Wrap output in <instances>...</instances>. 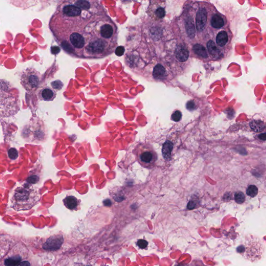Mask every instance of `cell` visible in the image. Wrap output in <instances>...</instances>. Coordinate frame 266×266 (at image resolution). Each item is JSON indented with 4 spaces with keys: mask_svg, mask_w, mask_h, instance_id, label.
<instances>
[{
    "mask_svg": "<svg viewBox=\"0 0 266 266\" xmlns=\"http://www.w3.org/2000/svg\"><path fill=\"white\" fill-rule=\"evenodd\" d=\"M40 195L33 187L25 185L16 189L11 199L12 207L15 211L31 209L40 200Z\"/></svg>",
    "mask_w": 266,
    "mask_h": 266,
    "instance_id": "cell-2",
    "label": "cell"
},
{
    "mask_svg": "<svg viewBox=\"0 0 266 266\" xmlns=\"http://www.w3.org/2000/svg\"><path fill=\"white\" fill-rule=\"evenodd\" d=\"M51 51L52 54H57L60 52V48L58 46H54L51 48Z\"/></svg>",
    "mask_w": 266,
    "mask_h": 266,
    "instance_id": "cell-26",
    "label": "cell"
},
{
    "mask_svg": "<svg viewBox=\"0 0 266 266\" xmlns=\"http://www.w3.org/2000/svg\"><path fill=\"white\" fill-rule=\"evenodd\" d=\"M17 266H31L29 261H23L19 264Z\"/></svg>",
    "mask_w": 266,
    "mask_h": 266,
    "instance_id": "cell-27",
    "label": "cell"
},
{
    "mask_svg": "<svg viewBox=\"0 0 266 266\" xmlns=\"http://www.w3.org/2000/svg\"><path fill=\"white\" fill-rule=\"evenodd\" d=\"M210 10L206 9L204 6L200 7L198 10L197 13L195 17V27L199 33L202 32L205 29L207 24L209 22V19L211 14L212 13H210Z\"/></svg>",
    "mask_w": 266,
    "mask_h": 266,
    "instance_id": "cell-6",
    "label": "cell"
},
{
    "mask_svg": "<svg viewBox=\"0 0 266 266\" xmlns=\"http://www.w3.org/2000/svg\"><path fill=\"white\" fill-rule=\"evenodd\" d=\"M41 74L33 68H28L21 75L20 83L23 88L29 92L34 93L40 84Z\"/></svg>",
    "mask_w": 266,
    "mask_h": 266,
    "instance_id": "cell-4",
    "label": "cell"
},
{
    "mask_svg": "<svg viewBox=\"0 0 266 266\" xmlns=\"http://www.w3.org/2000/svg\"><path fill=\"white\" fill-rule=\"evenodd\" d=\"M65 206L70 210H76L79 205V201L74 196H68L63 200Z\"/></svg>",
    "mask_w": 266,
    "mask_h": 266,
    "instance_id": "cell-13",
    "label": "cell"
},
{
    "mask_svg": "<svg viewBox=\"0 0 266 266\" xmlns=\"http://www.w3.org/2000/svg\"><path fill=\"white\" fill-rule=\"evenodd\" d=\"M173 148V145L170 141H166L164 143L162 148V155L165 160H170L171 157V152Z\"/></svg>",
    "mask_w": 266,
    "mask_h": 266,
    "instance_id": "cell-15",
    "label": "cell"
},
{
    "mask_svg": "<svg viewBox=\"0 0 266 266\" xmlns=\"http://www.w3.org/2000/svg\"><path fill=\"white\" fill-rule=\"evenodd\" d=\"M193 51L195 54H197L201 58L207 59L209 56L207 53V49L204 46L200 44H196L193 46Z\"/></svg>",
    "mask_w": 266,
    "mask_h": 266,
    "instance_id": "cell-14",
    "label": "cell"
},
{
    "mask_svg": "<svg viewBox=\"0 0 266 266\" xmlns=\"http://www.w3.org/2000/svg\"><path fill=\"white\" fill-rule=\"evenodd\" d=\"M195 104H194V102L192 101H189L188 103H187V108L189 110H193L195 108Z\"/></svg>",
    "mask_w": 266,
    "mask_h": 266,
    "instance_id": "cell-25",
    "label": "cell"
},
{
    "mask_svg": "<svg viewBox=\"0 0 266 266\" xmlns=\"http://www.w3.org/2000/svg\"><path fill=\"white\" fill-rule=\"evenodd\" d=\"M182 114L178 110L175 111L172 115V120L174 121L178 122L182 119Z\"/></svg>",
    "mask_w": 266,
    "mask_h": 266,
    "instance_id": "cell-20",
    "label": "cell"
},
{
    "mask_svg": "<svg viewBox=\"0 0 266 266\" xmlns=\"http://www.w3.org/2000/svg\"><path fill=\"white\" fill-rule=\"evenodd\" d=\"M147 13L155 20H159L164 18L166 15L165 4L164 1H150Z\"/></svg>",
    "mask_w": 266,
    "mask_h": 266,
    "instance_id": "cell-7",
    "label": "cell"
},
{
    "mask_svg": "<svg viewBox=\"0 0 266 266\" xmlns=\"http://www.w3.org/2000/svg\"><path fill=\"white\" fill-rule=\"evenodd\" d=\"M227 24V20L226 17L216 10L215 12H213L211 14L209 24L213 28L220 30L221 28H224Z\"/></svg>",
    "mask_w": 266,
    "mask_h": 266,
    "instance_id": "cell-8",
    "label": "cell"
},
{
    "mask_svg": "<svg viewBox=\"0 0 266 266\" xmlns=\"http://www.w3.org/2000/svg\"><path fill=\"white\" fill-rule=\"evenodd\" d=\"M258 138L262 140H266V133L261 134L258 136Z\"/></svg>",
    "mask_w": 266,
    "mask_h": 266,
    "instance_id": "cell-28",
    "label": "cell"
},
{
    "mask_svg": "<svg viewBox=\"0 0 266 266\" xmlns=\"http://www.w3.org/2000/svg\"><path fill=\"white\" fill-rule=\"evenodd\" d=\"M51 85H52L53 88L57 89V90H60L63 87L62 83L61 81H59V80H56V81H53L51 83Z\"/></svg>",
    "mask_w": 266,
    "mask_h": 266,
    "instance_id": "cell-21",
    "label": "cell"
},
{
    "mask_svg": "<svg viewBox=\"0 0 266 266\" xmlns=\"http://www.w3.org/2000/svg\"><path fill=\"white\" fill-rule=\"evenodd\" d=\"M234 200L238 204H241L245 201V197L242 192L239 191L234 194Z\"/></svg>",
    "mask_w": 266,
    "mask_h": 266,
    "instance_id": "cell-18",
    "label": "cell"
},
{
    "mask_svg": "<svg viewBox=\"0 0 266 266\" xmlns=\"http://www.w3.org/2000/svg\"><path fill=\"white\" fill-rule=\"evenodd\" d=\"M190 266H209L204 264L201 260H195L192 261Z\"/></svg>",
    "mask_w": 266,
    "mask_h": 266,
    "instance_id": "cell-24",
    "label": "cell"
},
{
    "mask_svg": "<svg viewBox=\"0 0 266 266\" xmlns=\"http://www.w3.org/2000/svg\"><path fill=\"white\" fill-rule=\"evenodd\" d=\"M54 39L73 57L100 59L118 46V28L97 1H61L49 22Z\"/></svg>",
    "mask_w": 266,
    "mask_h": 266,
    "instance_id": "cell-1",
    "label": "cell"
},
{
    "mask_svg": "<svg viewBox=\"0 0 266 266\" xmlns=\"http://www.w3.org/2000/svg\"><path fill=\"white\" fill-rule=\"evenodd\" d=\"M22 260V258L19 255L12 256L7 258L4 260V265L5 266H17Z\"/></svg>",
    "mask_w": 266,
    "mask_h": 266,
    "instance_id": "cell-16",
    "label": "cell"
},
{
    "mask_svg": "<svg viewBox=\"0 0 266 266\" xmlns=\"http://www.w3.org/2000/svg\"><path fill=\"white\" fill-rule=\"evenodd\" d=\"M138 163L145 168L151 169L158 159L156 152L148 143L138 144L134 150Z\"/></svg>",
    "mask_w": 266,
    "mask_h": 266,
    "instance_id": "cell-3",
    "label": "cell"
},
{
    "mask_svg": "<svg viewBox=\"0 0 266 266\" xmlns=\"http://www.w3.org/2000/svg\"><path fill=\"white\" fill-rule=\"evenodd\" d=\"M166 71L165 68L161 65H157L154 68L153 71V76L157 80H163L166 78Z\"/></svg>",
    "mask_w": 266,
    "mask_h": 266,
    "instance_id": "cell-12",
    "label": "cell"
},
{
    "mask_svg": "<svg viewBox=\"0 0 266 266\" xmlns=\"http://www.w3.org/2000/svg\"><path fill=\"white\" fill-rule=\"evenodd\" d=\"M8 155L10 159L15 160L18 156V153L16 149L10 148L8 151Z\"/></svg>",
    "mask_w": 266,
    "mask_h": 266,
    "instance_id": "cell-19",
    "label": "cell"
},
{
    "mask_svg": "<svg viewBox=\"0 0 266 266\" xmlns=\"http://www.w3.org/2000/svg\"><path fill=\"white\" fill-rule=\"evenodd\" d=\"M258 191V188L255 185H250L247 189L246 194L249 197L254 198L257 195Z\"/></svg>",
    "mask_w": 266,
    "mask_h": 266,
    "instance_id": "cell-17",
    "label": "cell"
},
{
    "mask_svg": "<svg viewBox=\"0 0 266 266\" xmlns=\"http://www.w3.org/2000/svg\"><path fill=\"white\" fill-rule=\"evenodd\" d=\"M137 244L139 248L141 249H145L148 246V243L145 240L140 239L138 240Z\"/></svg>",
    "mask_w": 266,
    "mask_h": 266,
    "instance_id": "cell-22",
    "label": "cell"
},
{
    "mask_svg": "<svg viewBox=\"0 0 266 266\" xmlns=\"http://www.w3.org/2000/svg\"><path fill=\"white\" fill-rule=\"evenodd\" d=\"M189 54V52L186 46L182 44L177 46L176 49L175 56L178 61L180 62H185L188 59Z\"/></svg>",
    "mask_w": 266,
    "mask_h": 266,
    "instance_id": "cell-10",
    "label": "cell"
},
{
    "mask_svg": "<svg viewBox=\"0 0 266 266\" xmlns=\"http://www.w3.org/2000/svg\"><path fill=\"white\" fill-rule=\"evenodd\" d=\"M56 96V93L50 88H45L41 89L39 93L40 99L45 101H52Z\"/></svg>",
    "mask_w": 266,
    "mask_h": 266,
    "instance_id": "cell-11",
    "label": "cell"
},
{
    "mask_svg": "<svg viewBox=\"0 0 266 266\" xmlns=\"http://www.w3.org/2000/svg\"><path fill=\"white\" fill-rule=\"evenodd\" d=\"M233 34L228 25L222 30L218 31L216 34L214 41L216 45L219 48L225 55H227L231 49V40L233 39Z\"/></svg>",
    "mask_w": 266,
    "mask_h": 266,
    "instance_id": "cell-5",
    "label": "cell"
},
{
    "mask_svg": "<svg viewBox=\"0 0 266 266\" xmlns=\"http://www.w3.org/2000/svg\"><path fill=\"white\" fill-rule=\"evenodd\" d=\"M206 49L210 57L213 61H219L225 57L224 53L216 45L213 39H210L206 42Z\"/></svg>",
    "mask_w": 266,
    "mask_h": 266,
    "instance_id": "cell-9",
    "label": "cell"
},
{
    "mask_svg": "<svg viewBox=\"0 0 266 266\" xmlns=\"http://www.w3.org/2000/svg\"><path fill=\"white\" fill-rule=\"evenodd\" d=\"M124 47L123 46H118L115 51V54L118 56H122L124 53Z\"/></svg>",
    "mask_w": 266,
    "mask_h": 266,
    "instance_id": "cell-23",
    "label": "cell"
}]
</instances>
